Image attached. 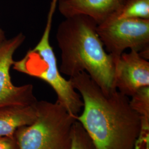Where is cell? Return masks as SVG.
Masks as SVG:
<instances>
[{"instance_id": "1", "label": "cell", "mask_w": 149, "mask_h": 149, "mask_svg": "<svg viewBox=\"0 0 149 149\" xmlns=\"http://www.w3.org/2000/svg\"><path fill=\"white\" fill-rule=\"evenodd\" d=\"M69 79L84 103L76 120L97 149H134L142 120L130 106L129 97L117 90L104 92L86 72Z\"/></svg>"}, {"instance_id": "2", "label": "cell", "mask_w": 149, "mask_h": 149, "mask_svg": "<svg viewBox=\"0 0 149 149\" xmlns=\"http://www.w3.org/2000/svg\"><path fill=\"white\" fill-rule=\"evenodd\" d=\"M97 23L85 15H76L60 23L56 40L61 50L60 73L70 77L86 72L104 92L114 86L116 58L107 53L97 31Z\"/></svg>"}, {"instance_id": "3", "label": "cell", "mask_w": 149, "mask_h": 149, "mask_svg": "<svg viewBox=\"0 0 149 149\" xmlns=\"http://www.w3.org/2000/svg\"><path fill=\"white\" fill-rule=\"evenodd\" d=\"M58 0H52L43 36L37 45L28 52L13 68L18 71L44 81L57 95V101L70 114L74 117L82 111L84 103L80 93L76 90L71 80L61 75L53 49L50 43V34Z\"/></svg>"}, {"instance_id": "4", "label": "cell", "mask_w": 149, "mask_h": 149, "mask_svg": "<svg viewBox=\"0 0 149 149\" xmlns=\"http://www.w3.org/2000/svg\"><path fill=\"white\" fill-rule=\"evenodd\" d=\"M37 117L15 134L18 149H70L76 118L56 101L36 103Z\"/></svg>"}, {"instance_id": "5", "label": "cell", "mask_w": 149, "mask_h": 149, "mask_svg": "<svg viewBox=\"0 0 149 149\" xmlns=\"http://www.w3.org/2000/svg\"><path fill=\"white\" fill-rule=\"evenodd\" d=\"M97 31L107 53L119 57L127 49L149 59V19L113 16L98 24Z\"/></svg>"}, {"instance_id": "6", "label": "cell", "mask_w": 149, "mask_h": 149, "mask_svg": "<svg viewBox=\"0 0 149 149\" xmlns=\"http://www.w3.org/2000/svg\"><path fill=\"white\" fill-rule=\"evenodd\" d=\"M24 39L25 37L19 34L0 45V108L31 106L38 101L32 85L16 86L11 81L10 70L15 63L13 54Z\"/></svg>"}, {"instance_id": "7", "label": "cell", "mask_w": 149, "mask_h": 149, "mask_svg": "<svg viewBox=\"0 0 149 149\" xmlns=\"http://www.w3.org/2000/svg\"><path fill=\"white\" fill-rule=\"evenodd\" d=\"M114 86L125 96L131 97L140 88L149 86V62L139 53L130 50L116 59Z\"/></svg>"}, {"instance_id": "8", "label": "cell", "mask_w": 149, "mask_h": 149, "mask_svg": "<svg viewBox=\"0 0 149 149\" xmlns=\"http://www.w3.org/2000/svg\"><path fill=\"white\" fill-rule=\"evenodd\" d=\"M123 1V0H58L57 5L60 13L65 18L85 15L100 24L117 13Z\"/></svg>"}, {"instance_id": "9", "label": "cell", "mask_w": 149, "mask_h": 149, "mask_svg": "<svg viewBox=\"0 0 149 149\" xmlns=\"http://www.w3.org/2000/svg\"><path fill=\"white\" fill-rule=\"evenodd\" d=\"M36 103L0 108V136L13 137L18 128L31 124L37 117Z\"/></svg>"}, {"instance_id": "10", "label": "cell", "mask_w": 149, "mask_h": 149, "mask_svg": "<svg viewBox=\"0 0 149 149\" xmlns=\"http://www.w3.org/2000/svg\"><path fill=\"white\" fill-rule=\"evenodd\" d=\"M114 16L118 18L149 19V0H123Z\"/></svg>"}, {"instance_id": "11", "label": "cell", "mask_w": 149, "mask_h": 149, "mask_svg": "<svg viewBox=\"0 0 149 149\" xmlns=\"http://www.w3.org/2000/svg\"><path fill=\"white\" fill-rule=\"evenodd\" d=\"M130 97V106L141 117L142 123H149V86L140 88Z\"/></svg>"}, {"instance_id": "12", "label": "cell", "mask_w": 149, "mask_h": 149, "mask_svg": "<svg viewBox=\"0 0 149 149\" xmlns=\"http://www.w3.org/2000/svg\"><path fill=\"white\" fill-rule=\"evenodd\" d=\"M70 149H97L85 130L76 120L73 126Z\"/></svg>"}, {"instance_id": "13", "label": "cell", "mask_w": 149, "mask_h": 149, "mask_svg": "<svg viewBox=\"0 0 149 149\" xmlns=\"http://www.w3.org/2000/svg\"><path fill=\"white\" fill-rule=\"evenodd\" d=\"M134 149H149V126L143 125Z\"/></svg>"}, {"instance_id": "14", "label": "cell", "mask_w": 149, "mask_h": 149, "mask_svg": "<svg viewBox=\"0 0 149 149\" xmlns=\"http://www.w3.org/2000/svg\"><path fill=\"white\" fill-rule=\"evenodd\" d=\"M0 149H18L15 136H0Z\"/></svg>"}, {"instance_id": "15", "label": "cell", "mask_w": 149, "mask_h": 149, "mask_svg": "<svg viewBox=\"0 0 149 149\" xmlns=\"http://www.w3.org/2000/svg\"><path fill=\"white\" fill-rule=\"evenodd\" d=\"M4 41V34L0 29V45Z\"/></svg>"}]
</instances>
